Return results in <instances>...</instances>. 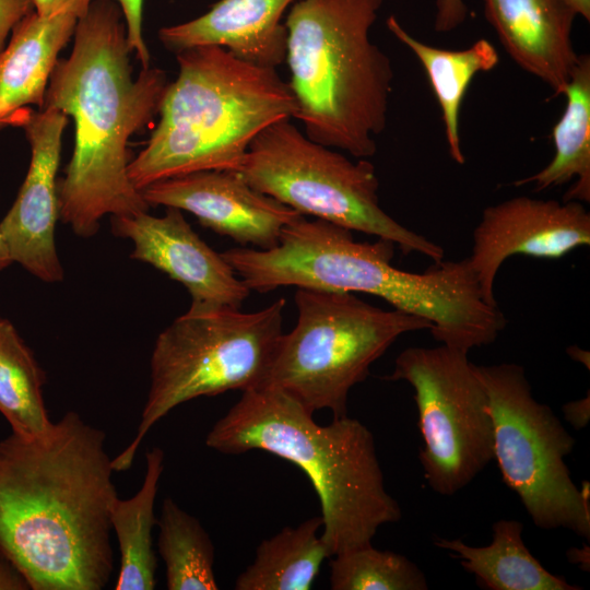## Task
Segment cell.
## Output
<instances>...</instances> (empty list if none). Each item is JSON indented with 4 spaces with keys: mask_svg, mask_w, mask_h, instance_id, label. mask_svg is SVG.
<instances>
[{
    "mask_svg": "<svg viewBox=\"0 0 590 590\" xmlns=\"http://www.w3.org/2000/svg\"><path fill=\"white\" fill-rule=\"evenodd\" d=\"M105 433L74 411L37 438L0 440V547L31 590H102L118 496Z\"/></svg>",
    "mask_w": 590,
    "mask_h": 590,
    "instance_id": "obj_1",
    "label": "cell"
},
{
    "mask_svg": "<svg viewBox=\"0 0 590 590\" xmlns=\"http://www.w3.org/2000/svg\"><path fill=\"white\" fill-rule=\"evenodd\" d=\"M73 35L70 56L58 59L51 72L43 108L74 120L73 154L58 184L59 217L87 238L107 214L149 210L128 177V141L158 113L168 83L164 71L150 67L133 80L126 25L115 1L92 2Z\"/></svg>",
    "mask_w": 590,
    "mask_h": 590,
    "instance_id": "obj_2",
    "label": "cell"
},
{
    "mask_svg": "<svg viewBox=\"0 0 590 590\" xmlns=\"http://www.w3.org/2000/svg\"><path fill=\"white\" fill-rule=\"evenodd\" d=\"M394 246L378 237L357 241L351 229L303 215L283 228L271 249L235 247L221 255L250 291L296 286L365 293L429 322L441 344L469 353L497 339L507 319L484 299L468 258L408 272L392 264Z\"/></svg>",
    "mask_w": 590,
    "mask_h": 590,
    "instance_id": "obj_3",
    "label": "cell"
},
{
    "mask_svg": "<svg viewBox=\"0 0 590 590\" xmlns=\"http://www.w3.org/2000/svg\"><path fill=\"white\" fill-rule=\"evenodd\" d=\"M205 444L225 455L263 450L300 468L318 494L331 557L370 544L381 526L402 518L386 489L371 432L347 415L319 425L274 385L243 391Z\"/></svg>",
    "mask_w": 590,
    "mask_h": 590,
    "instance_id": "obj_4",
    "label": "cell"
},
{
    "mask_svg": "<svg viewBox=\"0 0 590 590\" xmlns=\"http://www.w3.org/2000/svg\"><path fill=\"white\" fill-rule=\"evenodd\" d=\"M177 61L178 75L167 84L158 123L128 165L139 191L189 173L237 172L253 139L296 113L290 85L274 68L244 61L219 46L179 51Z\"/></svg>",
    "mask_w": 590,
    "mask_h": 590,
    "instance_id": "obj_5",
    "label": "cell"
},
{
    "mask_svg": "<svg viewBox=\"0 0 590 590\" xmlns=\"http://www.w3.org/2000/svg\"><path fill=\"white\" fill-rule=\"evenodd\" d=\"M384 0H296L286 16L294 118L312 141L356 158L377 151L392 92L389 57L370 39Z\"/></svg>",
    "mask_w": 590,
    "mask_h": 590,
    "instance_id": "obj_6",
    "label": "cell"
},
{
    "mask_svg": "<svg viewBox=\"0 0 590 590\" xmlns=\"http://www.w3.org/2000/svg\"><path fill=\"white\" fill-rule=\"evenodd\" d=\"M285 299L255 311L222 308L175 319L156 338L151 382L132 441L111 459L128 470L149 430L177 405L267 384L282 332Z\"/></svg>",
    "mask_w": 590,
    "mask_h": 590,
    "instance_id": "obj_7",
    "label": "cell"
},
{
    "mask_svg": "<svg viewBox=\"0 0 590 590\" xmlns=\"http://www.w3.org/2000/svg\"><path fill=\"white\" fill-rule=\"evenodd\" d=\"M297 323L282 334L267 384L314 414L347 415L350 390L370 366L408 332L429 330L426 320L369 305L354 293L297 288Z\"/></svg>",
    "mask_w": 590,
    "mask_h": 590,
    "instance_id": "obj_8",
    "label": "cell"
},
{
    "mask_svg": "<svg viewBox=\"0 0 590 590\" xmlns=\"http://www.w3.org/2000/svg\"><path fill=\"white\" fill-rule=\"evenodd\" d=\"M237 172L252 188L302 215L391 240L405 255L417 252L434 262L444 260L442 247L381 209L379 180L369 161H351L310 140L290 119L262 130Z\"/></svg>",
    "mask_w": 590,
    "mask_h": 590,
    "instance_id": "obj_9",
    "label": "cell"
},
{
    "mask_svg": "<svg viewBox=\"0 0 590 590\" xmlns=\"http://www.w3.org/2000/svg\"><path fill=\"white\" fill-rule=\"evenodd\" d=\"M474 369L487 394L493 460L504 483L538 528H563L589 541L590 484L583 481L578 488L565 461L575 438L553 410L533 397L521 365L474 364Z\"/></svg>",
    "mask_w": 590,
    "mask_h": 590,
    "instance_id": "obj_10",
    "label": "cell"
},
{
    "mask_svg": "<svg viewBox=\"0 0 590 590\" xmlns=\"http://www.w3.org/2000/svg\"><path fill=\"white\" fill-rule=\"evenodd\" d=\"M384 378L414 390L428 486L442 496L463 489L494 459L487 394L468 352L445 344L408 347Z\"/></svg>",
    "mask_w": 590,
    "mask_h": 590,
    "instance_id": "obj_11",
    "label": "cell"
},
{
    "mask_svg": "<svg viewBox=\"0 0 590 590\" xmlns=\"http://www.w3.org/2000/svg\"><path fill=\"white\" fill-rule=\"evenodd\" d=\"M469 262L484 299L498 305L494 281L511 256L559 259L590 245V213L579 201L514 197L485 208L472 234Z\"/></svg>",
    "mask_w": 590,
    "mask_h": 590,
    "instance_id": "obj_12",
    "label": "cell"
},
{
    "mask_svg": "<svg viewBox=\"0 0 590 590\" xmlns=\"http://www.w3.org/2000/svg\"><path fill=\"white\" fill-rule=\"evenodd\" d=\"M113 233L132 243L131 258L149 263L181 283L191 296L187 311L240 309L250 290L229 263L192 229L181 210L113 216Z\"/></svg>",
    "mask_w": 590,
    "mask_h": 590,
    "instance_id": "obj_13",
    "label": "cell"
},
{
    "mask_svg": "<svg viewBox=\"0 0 590 590\" xmlns=\"http://www.w3.org/2000/svg\"><path fill=\"white\" fill-rule=\"evenodd\" d=\"M68 116L55 108L32 111L23 128L31 162L16 200L0 222L13 262L44 282L63 279L55 231L59 217L57 172Z\"/></svg>",
    "mask_w": 590,
    "mask_h": 590,
    "instance_id": "obj_14",
    "label": "cell"
},
{
    "mask_svg": "<svg viewBox=\"0 0 590 590\" xmlns=\"http://www.w3.org/2000/svg\"><path fill=\"white\" fill-rule=\"evenodd\" d=\"M140 192L149 205L185 210L202 226L261 250L275 247L283 228L303 216L252 188L235 170L179 175L155 181Z\"/></svg>",
    "mask_w": 590,
    "mask_h": 590,
    "instance_id": "obj_15",
    "label": "cell"
},
{
    "mask_svg": "<svg viewBox=\"0 0 590 590\" xmlns=\"http://www.w3.org/2000/svg\"><path fill=\"white\" fill-rule=\"evenodd\" d=\"M485 16L510 58L563 95L578 55L576 11L567 0H483Z\"/></svg>",
    "mask_w": 590,
    "mask_h": 590,
    "instance_id": "obj_16",
    "label": "cell"
},
{
    "mask_svg": "<svg viewBox=\"0 0 590 590\" xmlns=\"http://www.w3.org/2000/svg\"><path fill=\"white\" fill-rule=\"evenodd\" d=\"M295 1L219 0L197 19L162 27L160 39L176 52L219 46L244 61L276 69L286 54L282 17Z\"/></svg>",
    "mask_w": 590,
    "mask_h": 590,
    "instance_id": "obj_17",
    "label": "cell"
},
{
    "mask_svg": "<svg viewBox=\"0 0 590 590\" xmlns=\"http://www.w3.org/2000/svg\"><path fill=\"white\" fill-rule=\"evenodd\" d=\"M78 20L70 13L44 16L34 10L13 27L0 52V129L23 127L33 111L30 106L43 108L58 55Z\"/></svg>",
    "mask_w": 590,
    "mask_h": 590,
    "instance_id": "obj_18",
    "label": "cell"
},
{
    "mask_svg": "<svg viewBox=\"0 0 590 590\" xmlns=\"http://www.w3.org/2000/svg\"><path fill=\"white\" fill-rule=\"evenodd\" d=\"M492 543L471 546L460 539L437 538L434 544L459 559L464 570L487 590H580L553 575L531 554L522 540L523 524L502 519L493 527Z\"/></svg>",
    "mask_w": 590,
    "mask_h": 590,
    "instance_id": "obj_19",
    "label": "cell"
},
{
    "mask_svg": "<svg viewBox=\"0 0 590 590\" xmlns=\"http://www.w3.org/2000/svg\"><path fill=\"white\" fill-rule=\"evenodd\" d=\"M566 106L554 125L552 139L555 153L541 170L514 182L533 185L534 191L573 181L563 201H590V57L578 55L577 62L563 93Z\"/></svg>",
    "mask_w": 590,
    "mask_h": 590,
    "instance_id": "obj_20",
    "label": "cell"
},
{
    "mask_svg": "<svg viewBox=\"0 0 590 590\" xmlns=\"http://www.w3.org/2000/svg\"><path fill=\"white\" fill-rule=\"evenodd\" d=\"M386 24L390 33L414 54L425 70L441 110L449 154L457 164H464L459 133L461 105L474 76L498 64L499 57L495 46L487 39L480 38L465 49H442L413 37L394 15H390Z\"/></svg>",
    "mask_w": 590,
    "mask_h": 590,
    "instance_id": "obj_21",
    "label": "cell"
},
{
    "mask_svg": "<svg viewBox=\"0 0 590 590\" xmlns=\"http://www.w3.org/2000/svg\"><path fill=\"white\" fill-rule=\"evenodd\" d=\"M164 451L154 447L146 452V470L138 493L128 499H114L109 519L120 551V570L116 590H153L157 559L153 548V527L157 523L154 503L164 470Z\"/></svg>",
    "mask_w": 590,
    "mask_h": 590,
    "instance_id": "obj_22",
    "label": "cell"
},
{
    "mask_svg": "<svg viewBox=\"0 0 590 590\" xmlns=\"http://www.w3.org/2000/svg\"><path fill=\"white\" fill-rule=\"evenodd\" d=\"M321 516L285 527L256 550V557L236 579V590H309L331 554L318 535Z\"/></svg>",
    "mask_w": 590,
    "mask_h": 590,
    "instance_id": "obj_23",
    "label": "cell"
},
{
    "mask_svg": "<svg viewBox=\"0 0 590 590\" xmlns=\"http://www.w3.org/2000/svg\"><path fill=\"white\" fill-rule=\"evenodd\" d=\"M45 374L14 326L0 319V412L24 438L45 435L52 422L43 398Z\"/></svg>",
    "mask_w": 590,
    "mask_h": 590,
    "instance_id": "obj_24",
    "label": "cell"
},
{
    "mask_svg": "<svg viewBox=\"0 0 590 590\" xmlns=\"http://www.w3.org/2000/svg\"><path fill=\"white\" fill-rule=\"evenodd\" d=\"M157 547L168 590H216L213 542L200 521L172 498L164 499Z\"/></svg>",
    "mask_w": 590,
    "mask_h": 590,
    "instance_id": "obj_25",
    "label": "cell"
},
{
    "mask_svg": "<svg viewBox=\"0 0 590 590\" xmlns=\"http://www.w3.org/2000/svg\"><path fill=\"white\" fill-rule=\"evenodd\" d=\"M332 590H427L423 570L406 556L375 548L371 543L333 555Z\"/></svg>",
    "mask_w": 590,
    "mask_h": 590,
    "instance_id": "obj_26",
    "label": "cell"
},
{
    "mask_svg": "<svg viewBox=\"0 0 590 590\" xmlns=\"http://www.w3.org/2000/svg\"><path fill=\"white\" fill-rule=\"evenodd\" d=\"M123 15L126 25L127 43L130 51H134L142 64V69L150 66V52L142 35L143 0H113Z\"/></svg>",
    "mask_w": 590,
    "mask_h": 590,
    "instance_id": "obj_27",
    "label": "cell"
},
{
    "mask_svg": "<svg viewBox=\"0 0 590 590\" xmlns=\"http://www.w3.org/2000/svg\"><path fill=\"white\" fill-rule=\"evenodd\" d=\"M467 14L463 0H437L434 28L438 33L451 32L465 21Z\"/></svg>",
    "mask_w": 590,
    "mask_h": 590,
    "instance_id": "obj_28",
    "label": "cell"
},
{
    "mask_svg": "<svg viewBox=\"0 0 590 590\" xmlns=\"http://www.w3.org/2000/svg\"><path fill=\"white\" fill-rule=\"evenodd\" d=\"M34 11L32 0H0V52L13 27Z\"/></svg>",
    "mask_w": 590,
    "mask_h": 590,
    "instance_id": "obj_29",
    "label": "cell"
},
{
    "mask_svg": "<svg viewBox=\"0 0 590 590\" xmlns=\"http://www.w3.org/2000/svg\"><path fill=\"white\" fill-rule=\"evenodd\" d=\"M93 0H32L34 10L39 15L49 16L59 13H70L78 19L84 16Z\"/></svg>",
    "mask_w": 590,
    "mask_h": 590,
    "instance_id": "obj_30",
    "label": "cell"
},
{
    "mask_svg": "<svg viewBox=\"0 0 590 590\" xmlns=\"http://www.w3.org/2000/svg\"><path fill=\"white\" fill-rule=\"evenodd\" d=\"M31 585L15 563L0 547V590H30Z\"/></svg>",
    "mask_w": 590,
    "mask_h": 590,
    "instance_id": "obj_31",
    "label": "cell"
},
{
    "mask_svg": "<svg viewBox=\"0 0 590 590\" xmlns=\"http://www.w3.org/2000/svg\"><path fill=\"white\" fill-rule=\"evenodd\" d=\"M564 418L575 428H585L590 421L589 393L579 400L567 402L562 408Z\"/></svg>",
    "mask_w": 590,
    "mask_h": 590,
    "instance_id": "obj_32",
    "label": "cell"
},
{
    "mask_svg": "<svg viewBox=\"0 0 590 590\" xmlns=\"http://www.w3.org/2000/svg\"><path fill=\"white\" fill-rule=\"evenodd\" d=\"M590 548L588 545H583L581 548L571 547L567 550V558L570 563L576 564L582 570L589 571L590 560L589 554Z\"/></svg>",
    "mask_w": 590,
    "mask_h": 590,
    "instance_id": "obj_33",
    "label": "cell"
},
{
    "mask_svg": "<svg viewBox=\"0 0 590 590\" xmlns=\"http://www.w3.org/2000/svg\"><path fill=\"white\" fill-rule=\"evenodd\" d=\"M577 15L582 16L586 21H590V0H567Z\"/></svg>",
    "mask_w": 590,
    "mask_h": 590,
    "instance_id": "obj_34",
    "label": "cell"
},
{
    "mask_svg": "<svg viewBox=\"0 0 590 590\" xmlns=\"http://www.w3.org/2000/svg\"><path fill=\"white\" fill-rule=\"evenodd\" d=\"M12 261L9 248L0 234V271L5 269Z\"/></svg>",
    "mask_w": 590,
    "mask_h": 590,
    "instance_id": "obj_35",
    "label": "cell"
},
{
    "mask_svg": "<svg viewBox=\"0 0 590 590\" xmlns=\"http://www.w3.org/2000/svg\"><path fill=\"white\" fill-rule=\"evenodd\" d=\"M567 353L576 361L581 362L583 365H587L589 368V353L580 350L579 347H569L567 349Z\"/></svg>",
    "mask_w": 590,
    "mask_h": 590,
    "instance_id": "obj_36",
    "label": "cell"
}]
</instances>
